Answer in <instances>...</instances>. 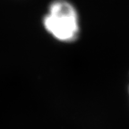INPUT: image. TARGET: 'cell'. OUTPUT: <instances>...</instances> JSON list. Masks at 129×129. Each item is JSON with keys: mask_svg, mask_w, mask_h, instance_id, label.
<instances>
[{"mask_svg": "<svg viewBox=\"0 0 129 129\" xmlns=\"http://www.w3.org/2000/svg\"><path fill=\"white\" fill-rule=\"evenodd\" d=\"M43 26L55 40L72 43L80 35V19L76 8L68 0H54L43 17Z\"/></svg>", "mask_w": 129, "mask_h": 129, "instance_id": "1", "label": "cell"}]
</instances>
